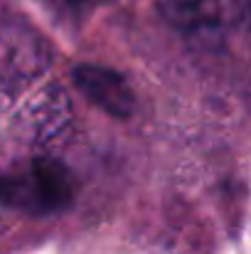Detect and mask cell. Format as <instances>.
Segmentation results:
<instances>
[{"instance_id": "obj_1", "label": "cell", "mask_w": 251, "mask_h": 254, "mask_svg": "<svg viewBox=\"0 0 251 254\" xmlns=\"http://www.w3.org/2000/svg\"><path fill=\"white\" fill-rule=\"evenodd\" d=\"M74 180L64 163L32 158L12 173H0V202L30 215H50L69 207Z\"/></svg>"}, {"instance_id": "obj_2", "label": "cell", "mask_w": 251, "mask_h": 254, "mask_svg": "<svg viewBox=\"0 0 251 254\" xmlns=\"http://www.w3.org/2000/svg\"><path fill=\"white\" fill-rule=\"evenodd\" d=\"M158 10L167 25L192 45L214 47L224 35L222 0H158Z\"/></svg>"}, {"instance_id": "obj_3", "label": "cell", "mask_w": 251, "mask_h": 254, "mask_svg": "<svg viewBox=\"0 0 251 254\" xmlns=\"http://www.w3.org/2000/svg\"><path fill=\"white\" fill-rule=\"evenodd\" d=\"M72 79L84 96L96 104L101 111L116 119H128L133 114L136 99L128 82L108 67L101 64H77L72 69Z\"/></svg>"}, {"instance_id": "obj_4", "label": "cell", "mask_w": 251, "mask_h": 254, "mask_svg": "<svg viewBox=\"0 0 251 254\" xmlns=\"http://www.w3.org/2000/svg\"><path fill=\"white\" fill-rule=\"evenodd\" d=\"M69 99L59 86H50L30 109V119H32V128L37 133V138L50 141L54 138L67 124H69Z\"/></svg>"}, {"instance_id": "obj_5", "label": "cell", "mask_w": 251, "mask_h": 254, "mask_svg": "<svg viewBox=\"0 0 251 254\" xmlns=\"http://www.w3.org/2000/svg\"><path fill=\"white\" fill-rule=\"evenodd\" d=\"M232 7H234V20L239 30L244 32V37L251 45V0H232Z\"/></svg>"}, {"instance_id": "obj_6", "label": "cell", "mask_w": 251, "mask_h": 254, "mask_svg": "<svg viewBox=\"0 0 251 254\" xmlns=\"http://www.w3.org/2000/svg\"><path fill=\"white\" fill-rule=\"evenodd\" d=\"M47 5H52L54 10H62V12H84L86 7H91L94 0H45Z\"/></svg>"}]
</instances>
